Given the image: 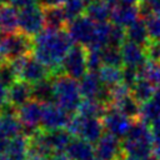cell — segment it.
Wrapping results in <instances>:
<instances>
[{
  "mask_svg": "<svg viewBox=\"0 0 160 160\" xmlns=\"http://www.w3.org/2000/svg\"><path fill=\"white\" fill-rule=\"evenodd\" d=\"M74 46V41L66 29L51 30L44 29L34 38L32 55L48 66L52 75L62 74L61 65L68 52Z\"/></svg>",
  "mask_w": 160,
  "mask_h": 160,
  "instance_id": "cell-1",
  "label": "cell"
},
{
  "mask_svg": "<svg viewBox=\"0 0 160 160\" xmlns=\"http://www.w3.org/2000/svg\"><path fill=\"white\" fill-rule=\"evenodd\" d=\"M121 144L125 155L138 159L152 156L154 136L150 125L141 119L135 120L129 134L121 140Z\"/></svg>",
  "mask_w": 160,
  "mask_h": 160,
  "instance_id": "cell-2",
  "label": "cell"
},
{
  "mask_svg": "<svg viewBox=\"0 0 160 160\" xmlns=\"http://www.w3.org/2000/svg\"><path fill=\"white\" fill-rule=\"evenodd\" d=\"M54 81V102L66 110L70 114H75L82 101L80 92V85L78 80L65 75L59 74L55 76Z\"/></svg>",
  "mask_w": 160,
  "mask_h": 160,
  "instance_id": "cell-3",
  "label": "cell"
},
{
  "mask_svg": "<svg viewBox=\"0 0 160 160\" xmlns=\"http://www.w3.org/2000/svg\"><path fill=\"white\" fill-rule=\"evenodd\" d=\"M34 40L21 31L2 34L0 32V64L11 62L19 58L31 55Z\"/></svg>",
  "mask_w": 160,
  "mask_h": 160,
  "instance_id": "cell-4",
  "label": "cell"
},
{
  "mask_svg": "<svg viewBox=\"0 0 160 160\" xmlns=\"http://www.w3.org/2000/svg\"><path fill=\"white\" fill-rule=\"evenodd\" d=\"M69 132L74 138L86 140L91 144H96L99 139L104 135V124L99 118H86L78 112L71 115V119L68 124Z\"/></svg>",
  "mask_w": 160,
  "mask_h": 160,
  "instance_id": "cell-5",
  "label": "cell"
},
{
  "mask_svg": "<svg viewBox=\"0 0 160 160\" xmlns=\"http://www.w3.org/2000/svg\"><path fill=\"white\" fill-rule=\"evenodd\" d=\"M18 75L19 80L26 81L29 84H36L41 80L45 79H50V76L52 75L51 70L45 66L41 61H39L34 55L30 56H24V58H19L14 61L10 62Z\"/></svg>",
  "mask_w": 160,
  "mask_h": 160,
  "instance_id": "cell-6",
  "label": "cell"
},
{
  "mask_svg": "<svg viewBox=\"0 0 160 160\" xmlns=\"http://www.w3.org/2000/svg\"><path fill=\"white\" fill-rule=\"evenodd\" d=\"M88 71V50L85 46L76 44L64 59L61 72L75 80H81Z\"/></svg>",
  "mask_w": 160,
  "mask_h": 160,
  "instance_id": "cell-7",
  "label": "cell"
},
{
  "mask_svg": "<svg viewBox=\"0 0 160 160\" xmlns=\"http://www.w3.org/2000/svg\"><path fill=\"white\" fill-rule=\"evenodd\" d=\"M45 29L44 9L39 5H32L19 10V30L30 36L35 38Z\"/></svg>",
  "mask_w": 160,
  "mask_h": 160,
  "instance_id": "cell-8",
  "label": "cell"
},
{
  "mask_svg": "<svg viewBox=\"0 0 160 160\" xmlns=\"http://www.w3.org/2000/svg\"><path fill=\"white\" fill-rule=\"evenodd\" d=\"M66 30L75 44L89 48L95 38L96 22H94L86 15H81V16L71 20L68 24Z\"/></svg>",
  "mask_w": 160,
  "mask_h": 160,
  "instance_id": "cell-9",
  "label": "cell"
},
{
  "mask_svg": "<svg viewBox=\"0 0 160 160\" xmlns=\"http://www.w3.org/2000/svg\"><path fill=\"white\" fill-rule=\"evenodd\" d=\"M101 120H102L105 131L119 138L120 140H122L129 134L134 122V120H131L130 118H128L126 115H124L122 112H120L118 109L112 106H109L106 109Z\"/></svg>",
  "mask_w": 160,
  "mask_h": 160,
  "instance_id": "cell-10",
  "label": "cell"
},
{
  "mask_svg": "<svg viewBox=\"0 0 160 160\" xmlns=\"http://www.w3.org/2000/svg\"><path fill=\"white\" fill-rule=\"evenodd\" d=\"M42 119H41V129L44 130H58L66 129L68 124L71 119L70 112L56 105L55 102L42 104Z\"/></svg>",
  "mask_w": 160,
  "mask_h": 160,
  "instance_id": "cell-11",
  "label": "cell"
},
{
  "mask_svg": "<svg viewBox=\"0 0 160 160\" xmlns=\"http://www.w3.org/2000/svg\"><path fill=\"white\" fill-rule=\"evenodd\" d=\"M95 155L101 160H120L125 155L121 140L109 132H105L95 144Z\"/></svg>",
  "mask_w": 160,
  "mask_h": 160,
  "instance_id": "cell-12",
  "label": "cell"
},
{
  "mask_svg": "<svg viewBox=\"0 0 160 160\" xmlns=\"http://www.w3.org/2000/svg\"><path fill=\"white\" fill-rule=\"evenodd\" d=\"M120 50H121V56H122L124 66L139 69V68H141L148 61L144 46L138 45V44H135L132 41L126 40L120 46Z\"/></svg>",
  "mask_w": 160,
  "mask_h": 160,
  "instance_id": "cell-13",
  "label": "cell"
},
{
  "mask_svg": "<svg viewBox=\"0 0 160 160\" xmlns=\"http://www.w3.org/2000/svg\"><path fill=\"white\" fill-rule=\"evenodd\" d=\"M140 8L139 5H129V4H118L112 8L111 12V22L119 25L121 28H129L138 19H140Z\"/></svg>",
  "mask_w": 160,
  "mask_h": 160,
  "instance_id": "cell-14",
  "label": "cell"
},
{
  "mask_svg": "<svg viewBox=\"0 0 160 160\" xmlns=\"http://www.w3.org/2000/svg\"><path fill=\"white\" fill-rule=\"evenodd\" d=\"M29 148H30L29 138L21 134L9 140L2 156L5 160H28Z\"/></svg>",
  "mask_w": 160,
  "mask_h": 160,
  "instance_id": "cell-15",
  "label": "cell"
},
{
  "mask_svg": "<svg viewBox=\"0 0 160 160\" xmlns=\"http://www.w3.org/2000/svg\"><path fill=\"white\" fill-rule=\"evenodd\" d=\"M32 99L31 84L18 80L8 89V102L14 108L19 109Z\"/></svg>",
  "mask_w": 160,
  "mask_h": 160,
  "instance_id": "cell-16",
  "label": "cell"
},
{
  "mask_svg": "<svg viewBox=\"0 0 160 160\" xmlns=\"http://www.w3.org/2000/svg\"><path fill=\"white\" fill-rule=\"evenodd\" d=\"M64 154L69 158V160H92L96 158L95 146L91 142L79 138L71 140Z\"/></svg>",
  "mask_w": 160,
  "mask_h": 160,
  "instance_id": "cell-17",
  "label": "cell"
},
{
  "mask_svg": "<svg viewBox=\"0 0 160 160\" xmlns=\"http://www.w3.org/2000/svg\"><path fill=\"white\" fill-rule=\"evenodd\" d=\"M44 131H45L46 142L54 154H64L69 144L74 139V136L69 132L68 129L44 130Z\"/></svg>",
  "mask_w": 160,
  "mask_h": 160,
  "instance_id": "cell-18",
  "label": "cell"
},
{
  "mask_svg": "<svg viewBox=\"0 0 160 160\" xmlns=\"http://www.w3.org/2000/svg\"><path fill=\"white\" fill-rule=\"evenodd\" d=\"M79 85L82 99H96L104 86L99 78V74L95 71H88L84 78L79 80Z\"/></svg>",
  "mask_w": 160,
  "mask_h": 160,
  "instance_id": "cell-19",
  "label": "cell"
},
{
  "mask_svg": "<svg viewBox=\"0 0 160 160\" xmlns=\"http://www.w3.org/2000/svg\"><path fill=\"white\" fill-rule=\"evenodd\" d=\"M22 134V124L20 122L18 114L0 112V138L10 140Z\"/></svg>",
  "mask_w": 160,
  "mask_h": 160,
  "instance_id": "cell-20",
  "label": "cell"
},
{
  "mask_svg": "<svg viewBox=\"0 0 160 160\" xmlns=\"http://www.w3.org/2000/svg\"><path fill=\"white\" fill-rule=\"evenodd\" d=\"M19 31V11L11 5L0 6V32L10 34Z\"/></svg>",
  "mask_w": 160,
  "mask_h": 160,
  "instance_id": "cell-21",
  "label": "cell"
},
{
  "mask_svg": "<svg viewBox=\"0 0 160 160\" xmlns=\"http://www.w3.org/2000/svg\"><path fill=\"white\" fill-rule=\"evenodd\" d=\"M112 8L114 6L109 5L108 2H105L102 0H95L90 4H88L86 10H85V15L88 18H90L96 24L106 22V21L111 20Z\"/></svg>",
  "mask_w": 160,
  "mask_h": 160,
  "instance_id": "cell-22",
  "label": "cell"
},
{
  "mask_svg": "<svg viewBox=\"0 0 160 160\" xmlns=\"http://www.w3.org/2000/svg\"><path fill=\"white\" fill-rule=\"evenodd\" d=\"M44 16H45V29L62 30L66 29L69 24V19L62 6L44 9Z\"/></svg>",
  "mask_w": 160,
  "mask_h": 160,
  "instance_id": "cell-23",
  "label": "cell"
},
{
  "mask_svg": "<svg viewBox=\"0 0 160 160\" xmlns=\"http://www.w3.org/2000/svg\"><path fill=\"white\" fill-rule=\"evenodd\" d=\"M125 31H126V40L132 41L138 45L145 46L151 40L150 36H149L146 22L142 18L138 19L134 24H131L129 28H126Z\"/></svg>",
  "mask_w": 160,
  "mask_h": 160,
  "instance_id": "cell-24",
  "label": "cell"
},
{
  "mask_svg": "<svg viewBox=\"0 0 160 160\" xmlns=\"http://www.w3.org/2000/svg\"><path fill=\"white\" fill-rule=\"evenodd\" d=\"M156 89H158V86L155 84H152L151 81H149L144 78H140L135 82V85L131 88V95L140 105H142L154 98Z\"/></svg>",
  "mask_w": 160,
  "mask_h": 160,
  "instance_id": "cell-25",
  "label": "cell"
},
{
  "mask_svg": "<svg viewBox=\"0 0 160 160\" xmlns=\"http://www.w3.org/2000/svg\"><path fill=\"white\" fill-rule=\"evenodd\" d=\"M31 89L34 100L41 104L54 102V81L51 79H45L36 84H32Z\"/></svg>",
  "mask_w": 160,
  "mask_h": 160,
  "instance_id": "cell-26",
  "label": "cell"
},
{
  "mask_svg": "<svg viewBox=\"0 0 160 160\" xmlns=\"http://www.w3.org/2000/svg\"><path fill=\"white\" fill-rule=\"evenodd\" d=\"M110 106L118 109L120 112H122L124 115H126L128 118H130L131 120H138L140 119V109L141 105L134 99V96L130 94L118 101H114Z\"/></svg>",
  "mask_w": 160,
  "mask_h": 160,
  "instance_id": "cell-27",
  "label": "cell"
},
{
  "mask_svg": "<svg viewBox=\"0 0 160 160\" xmlns=\"http://www.w3.org/2000/svg\"><path fill=\"white\" fill-rule=\"evenodd\" d=\"M109 106L104 105L102 102H100L96 99H82L79 109H78V114L86 116V118H99L101 119L106 111Z\"/></svg>",
  "mask_w": 160,
  "mask_h": 160,
  "instance_id": "cell-28",
  "label": "cell"
},
{
  "mask_svg": "<svg viewBox=\"0 0 160 160\" xmlns=\"http://www.w3.org/2000/svg\"><path fill=\"white\" fill-rule=\"evenodd\" d=\"M98 74H99V78L101 80V82L105 86H108L109 89H111V88L122 82V68L104 65L98 71Z\"/></svg>",
  "mask_w": 160,
  "mask_h": 160,
  "instance_id": "cell-29",
  "label": "cell"
},
{
  "mask_svg": "<svg viewBox=\"0 0 160 160\" xmlns=\"http://www.w3.org/2000/svg\"><path fill=\"white\" fill-rule=\"evenodd\" d=\"M101 55H102V62H104V65L124 68L121 50H120L119 46L108 45V46H105L101 50Z\"/></svg>",
  "mask_w": 160,
  "mask_h": 160,
  "instance_id": "cell-30",
  "label": "cell"
},
{
  "mask_svg": "<svg viewBox=\"0 0 160 160\" xmlns=\"http://www.w3.org/2000/svg\"><path fill=\"white\" fill-rule=\"evenodd\" d=\"M88 6V1L86 0H66L65 4L62 5L65 14L69 19V22L79 16H81Z\"/></svg>",
  "mask_w": 160,
  "mask_h": 160,
  "instance_id": "cell-31",
  "label": "cell"
},
{
  "mask_svg": "<svg viewBox=\"0 0 160 160\" xmlns=\"http://www.w3.org/2000/svg\"><path fill=\"white\" fill-rule=\"evenodd\" d=\"M19 79L12 65L10 62H1L0 64V84L9 89Z\"/></svg>",
  "mask_w": 160,
  "mask_h": 160,
  "instance_id": "cell-32",
  "label": "cell"
},
{
  "mask_svg": "<svg viewBox=\"0 0 160 160\" xmlns=\"http://www.w3.org/2000/svg\"><path fill=\"white\" fill-rule=\"evenodd\" d=\"M88 50V69L89 71H95L98 72L102 66V55H101V50L98 49H86Z\"/></svg>",
  "mask_w": 160,
  "mask_h": 160,
  "instance_id": "cell-33",
  "label": "cell"
},
{
  "mask_svg": "<svg viewBox=\"0 0 160 160\" xmlns=\"http://www.w3.org/2000/svg\"><path fill=\"white\" fill-rule=\"evenodd\" d=\"M151 40H160V15L152 14L149 18L144 19Z\"/></svg>",
  "mask_w": 160,
  "mask_h": 160,
  "instance_id": "cell-34",
  "label": "cell"
},
{
  "mask_svg": "<svg viewBox=\"0 0 160 160\" xmlns=\"http://www.w3.org/2000/svg\"><path fill=\"white\" fill-rule=\"evenodd\" d=\"M144 49L149 61L160 62V40H150Z\"/></svg>",
  "mask_w": 160,
  "mask_h": 160,
  "instance_id": "cell-35",
  "label": "cell"
},
{
  "mask_svg": "<svg viewBox=\"0 0 160 160\" xmlns=\"http://www.w3.org/2000/svg\"><path fill=\"white\" fill-rule=\"evenodd\" d=\"M38 2H39V0H11L10 5L14 6L18 10H21V9H25V8L36 5Z\"/></svg>",
  "mask_w": 160,
  "mask_h": 160,
  "instance_id": "cell-36",
  "label": "cell"
},
{
  "mask_svg": "<svg viewBox=\"0 0 160 160\" xmlns=\"http://www.w3.org/2000/svg\"><path fill=\"white\" fill-rule=\"evenodd\" d=\"M66 0H39V4L42 9H49V8H58L62 6Z\"/></svg>",
  "mask_w": 160,
  "mask_h": 160,
  "instance_id": "cell-37",
  "label": "cell"
},
{
  "mask_svg": "<svg viewBox=\"0 0 160 160\" xmlns=\"http://www.w3.org/2000/svg\"><path fill=\"white\" fill-rule=\"evenodd\" d=\"M151 5V10H152V14H156V15H160V0H154L150 2Z\"/></svg>",
  "mask_w": 160,
  "mask_h": 160,
  "instance_id": "cell-38",
  "label": "cell"
},
{
  "mask_svg": "<svg viewBox=\"0 0 160 160\" xmlns=\"http://www.w3.org/2000/svg\"><path fill=\"white\" fill-rule=\"evenodd\" d=\"M46 160H69V158L65 154H54L50 158H48Z\"/></svg>",
  "mask_w": 160,
  "mask_h": 160,
  "instance_id": "cell-39",
  "label": "cell"
},
{
  "mask_svg": "<svg viewBox=\"0 0 160 160\" xmlns=\"http://www.w3.org/2000/svg\"><path fill=\"white\" fill-rule=\"evenodd\" d=\"M120 160H156L154 156H149V158H145V159H138V158H134V156H129V155H124Z\"/></svg>",
  "mask_w": 160,
  "mask_h": 160,
  "instance_id": "cell-40",
  "label": "cell"
},
{
  "mask_svg": "<svg viewBox=\"0 0 160 160\" xmlns=\"http://www.w3.org/2000/svg\"><path fill=\"white\" fill-rule=\"evenodd\" d=\"M158 106H160V86L156 89V91H155V94H154V98L151 99Z\"/></svg>",
  "mask_w": 160,
  "mask_h": 160,
  "instance_id": "cell-41",
  "label": "cell"
},
{
  "mask_svg": "<svg viewBox=\"0 0 160 160\" xmlns=\"http://www.w3.org/2000/svg\"><path fill=\"white\" fill-rule=\"evenodd\" d=\"M121 4H129V5H139L141 0H120Z\"/></svg>",
  "mask_w": 160,
  "mask_h": 160,
  "instance_id": "cell-42",
  "label": "cell"
},
{
  "mask_svg": "<svg viewBox=\"0 0 160 160\" xmlns=\"http://www.w3.org/2000/svg\"><path fill=\"white\" fill-rule=\"evenodd\" d=\"M102 1L108 2V4H109V5H111V6H115V5L120 4V0H102Z\"/></svg>",
  "mask_w": 160,
  "mask_h": 160,
  "instance_id": "cell-43",
  "label": "cell"
},
{
  "mask_svg": "<svg viewBox=\"0 0 160 160\" xmlns=\"http://www.w3.org/2000/svg\"><path fill=\"white\" fill-rule=\"evenodd\" d=\"M28 160H40V159H36V158H29Z\"/></svg>",
  "mask_w": 160,
  "mask_h": 160,
  "instance_id": "cell-44",
  "label": "cell"
},
{
  "mask_svg": "<svg viewBox=\"0 0 160 160\" xmlns=\"http://www.w3.org/2000/svg\"><path fill=\"white\" fill-rule=\"evenodd\" d=\"M141 1H145V2H151V1H154V0H141Z\"/></svg>",
  "mask_w": 160,
  "mask_h": 160,
  "instance_id": "cell-45",
  "label": "cell"
},
{
  "mask_svg": "<svg viewBox=\"0 0 160 160\" xmlns=\"http://www.w3.org/2000/svg\"><path fill=\"white\" fill-rule=\"evenodd\" d=\"M92 160H101V159H98V158H95V159H92Z\"/></svg>",
  "mask_w": 160,
  "mask_h": 160,
  "instance_id": "cell-46",
  "label": "cell"
}]
</instances>
